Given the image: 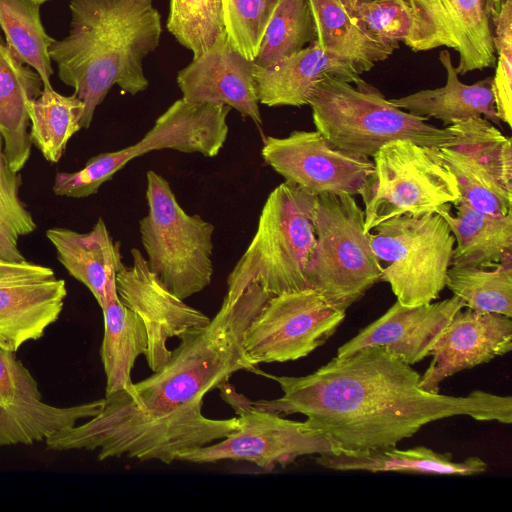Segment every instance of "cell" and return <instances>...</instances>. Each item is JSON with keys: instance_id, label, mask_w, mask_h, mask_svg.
Returning <instances> with one entry per match:
<instances>
[{"instance_id": "15", "label": "cell", "mask_w": 512, "mask_h": 512, "mask_svg": "<svg viewBox=\"0 0 512 512\" xmlns=\"http://www.w3.org/2000/svg\"><path fill=\"white\" fill-rule=\"evenodd\" d=\"M413 17L405 45L414 52L445 46L458 52V75L495 67L488 0H407Z\"/></svg>"}, {"instance_id": "12", "label": "cell", "mask_w": 512, "mask_h": 512, "mask_svg": "<svg viewBox=\"0 0 512 512\" xmlns=\"http://www.w3.org/2000/svg\"><path fill=\"white\" fill-rule=\"evenodd\" d=\"M344 318L311 288L272 295L248 326L244 348L256 366L295 361L323 345Z\"/></svg>"}, {"instance_id": "33", "label": "cell", "mask_w": 512, "mask_h": 512, "mask_svg": "<svg viewBox=\"0 0 512 512\" xmlns=\"http://www.w3.org/2000/svg\"><path fill=\"white\" fill-rule=\"evenodd\" d=\"M315 40L308 0H282L270 19L258 53L256 66L266 67L288 57Z\"/></svg>"}, {"instance_id": "24", "label": "cell", "mask_w": 512, "mask_h": 512, "mask_svg": "<svg viewBox=\"0 0 512 512\" xmlns=\"http://www.w3.org/2000/svg\"><path fill=\"white\" fill-rule=\"evenodd\" d=\"M39 74L23 63L0 34V135L10 168L19 172L31 153L27 102L40 96Z\"/></svg>"}, {"instance_id": "14", "label": "cell", "mask_w": 512, "mask_h": 512, "mask_svg": "<svg viewBox=\"0 0 512 512\" xmlns=\"http://www.w3.org/2000/svg\"><path fill=\"white\" fill-rule=\"evenodd\" d=\"M261 155L285 181L313 196L360 195L374 168L371 158L340 150L317 130L268 136Z\"/></svg>"}, {"instance_id": "34", "label": "cell", "mask_w": 512, "mask_h": 512, "mask_svg": "<svg viewBox=\"0 0 512 512\" xmlns=\"http://www.w3.org/2000/svg\"><path fill=\"white\" fill-rule=\"evenodd\" d=\"M167 29L194 58L226 32L222 0H170Z\"/></svg>"}, {"instance_id": "6", "label": "cell", "mask_w": 512, "mask_h": 512, "mask_svg": "<svg viewBox=\"0 0 512 512\" xmlns=\"http://www.w3.org/2000/svg\"><path fill=\"white\" fill-rule=\"evenodd\" d=\"M312 221L316 243L306 268L308 286L346 312L382 281L381 265L364 231V210L353 195L325 193L316 196Z\"/></svg>"}, {"instance_id": "19", "label": "cell", "mask_w": 512, "mask_h": 512, "mask_svg": "<svg viewBox=\"0 0 512 512\" xmlns=\"http://www.w3.org/2000/svg\"><path fill=\"white\" fill-rule=\"evenodd\" d=\"M511 349V318L461 308L432 347V361L421 376L419 387L439 392V384L446 378L487 363Z\"/></svg>"}, {"instance_id": "11", "label": "cell", "mask_w": 512, "mask_h": 512, "mask_svg": "<svg viewBox=\"0 0 512 512\" xmlns=\"http://www.w3.org/2000/svg\"><path fill=\"white\" fill-rule=\"evenodd\" d=\"M219 389L221 397L237 415L238 429L216 443L180 454L178 461L196 464L247 461L270 471L302 456L335 453L329 439L311 428L306 420H290L279 413L258 409L229 383Z\"/></svg>"}, {"instance_id": "2", "label": "cell", "mask_w": 512, "mask_h": 512, "mask_svg": "<svg viewBox=\"0 0 512 512\" xmlns=\"http://www.w3.org/2000/svg\"><path fill=\"white\" fill-rule=\"evenodd\" d=\"M283 395L252 401L261 410L303 414L335 453L396 447L426 424L453 416L512 422V397L475 390L450 396L419 387L421 375L380 346L335 357L305 376H275Z\"/></svg>"}, {"instance_id": "35", "label": "cell", "mask_w": 512, "mask_h": 512, "mask_svg": "<svg viewBox=\"0 0 512 512\" xmlns=\"http://www.w3.org/2000/svg\"><path fill=\"white\" fill-rule=\"evenodd\" d=\"M20 184V175L10 168L6 160L0 135V260L3 261H25L18 248L19 238L32 233L37 227L19 198Z\"/></svg>"}, {"instance_id": "29", "label": "cell", "mask_w": 512, "mask_h": 512, "mask_svg": "<svg viewBox=\"0 0 512 512\" xmlns=\"http://www.w3.org/2000/svg\"><path fill=\"white\" fill-rule=\"evenodd\" d=\"M104 320V335L100 349L106 387L105 396L128 389L131 372L140 355L147 350V334L140 317L126 307L118 293L108 297L100 307Z\"/></svg>"}, {"instance_id": "13", "label": "cell", "mask_w": 512, "mask_h": 512, "mask_svg": "<svg viewBox=\"0 0 512 512\" xmlns=\"http://www.w3.org/2000/svg\"><path fill=\"white\" fill-rule=\"evenodd\" d=\"M452 143L436 148L454 174L460 198L478 211H512V140L484 117L449 125Z\"/></svg>"}, {"instance_id": "22", "label": "cell", "mask_w": 512, "mask_h": 512, "mask_svg": "<svg viewBox=\"0 0 512 512\" xmlns=\"http://www.w3.org/2000/svg\"><path fill=\"white\" fill-rule=\"evenodd\" d=\"M253 77L259 103L269 107L308 105L314 85L324 78L351 84L363 81L354 65L324 51L315 41L272 65L254 64Z\"/></svg>"}, {"instance_id": "26", "label": "cell", "mask_w": 512, "mask_h": 512, "mask_svg": "<svg viewBox=\"0 0 512 512\" xmlns=\"http://www.w3.org/2000/svg\"><path fill=\"white\" fill-rule=\"evenodd\" d=\"M438 213L447 222L454 238L451 266L487 268L495 267L512 253V211L505 215L481 212L458 200Z\"/></svg>"}, {"instance_id": "17", "label": "cell", "mask_w": 512, "mask_h": 512, "mask_svg": "<svg viewBox=\"0 0 512 512\" xmlns=\"http://www.w3.org/2000/svg\"><path fill=\"white\" fill-rule=\"evenodd\" d=\"M66 283L47 266L0 260V348L40 339L64 307Z\"/></svg>"}, {"instance_id": "30", "label": "cell", "mask_w": 512, "mask_h": 512, "mask_svg": "<svg viewBox=\"0 0 512 512\" xmlns=\"http://www.w3.org/2000/svg\"><path fill=\"white\" fill-rule=\"evenodd\" d=\"M29 137L53 163L58 162L69 139L79 131L84 114V103L75 94L65 96L52 86H43L40 96L27 102Z\"/></svg>"}, {"instance_id": "37", "label": "cell", "mask_w": 512, "mask_h": 512, "mask_svg": "<svg viewBox=\"0 0 512 512\" xmlns=\"http://www.w3.org/2000/svg\"><path fill=\"white\" fill-rule=\"evenodd\" d=\"M353 15L375 37L399 49L413 23L407 0H344Z\"/></svg>"}, {"instance_id": "31", "label": "cell", "mask_w": 512, "mask_h": 512, "mask_svg": "<svg viewBox=\"0 0 512 512\" xmlns=\"http://www.w3.org/2000/svg\"><path fill=\"white\" fill-rule=\"evenodd\" d=\"M41 5L32 0H0V28L17 57L39 74L43 86H52L48 48L54 38L43 26Z\"/></svg>"}, {"instance_id": "36", "label": "cell", "mask_w": 512, "mask_h": 512, "mask_svg": "<svg viewBox=\"0 0 512 512\" xmlns=\"http://www.w3.org/2000/svg\"><path fill=\"white\" fill-rule=\"evenodd\" d=\"M282 0H222L230 44L249 60L256 57L265 29Z\"/></svg>"}, {"instance_id": "4", "label": "cell", "mask_w": 512, "mask_h": 512, "mask_svg": "<svg viewBox=\"0 0 512 512\" xmlns=\"http://www.w3.org/2000/svg\"><path fill=\"white\" fill-rule=\"evenodd\" d=\"M316 130L349 154L372 158L386 143L410 140L438 148L452 143L449 126L438 128L427 118L394 106L373 85L328 77L317 82L308 99Z\"/></svg>"}, {"instance_id": "38", "label": "cell", "mask_w": 512, "mask_h": 512, "mask_svg": "<svg viewBox=\"0 0 512 512\" xmlns=\"http://www.w3.org/2000/svg\"><path fill=\"white\" fill-rule=\"evenodd\" d=\"M494 25L493 44L496 52V71L491 90L497 117L512 126V0L503 3L497 12L490 13Z\"/></svg>"}, {"instance_id": "23", "label": "cell", "mask_w": 512, "mask_h": 512, "mask_svg": "<svg viewBox=\"0 0 512 512\" xmlns=\"http://www.w3.org/2000/svg\"><path fill=\"white\" fill-rule=\"evenodd\" d=\"M46 236L60 263L90 290L100 307L117 293L116 275L124 263L119 243L113 241L102 218L87 233L51 228Z\"/></svg>"}, {"instance_id": "39", "label": "cell", "mask_w": 512, "mask_h": 512, "mask_svg": "<svg viewBox=\"0 0 512 512\" xmlns=\"http://www.w3.org/2000/svg\"><path fill=\"white\" fill-rule=\"evenodd\" d=\"M506 1L507 0H488L490 13L497 12L500 9L501 5Z\"/></svg>"}, {"instance_id": "32", "label": "cell", "mask_w": 512, "mask_h": 512, "mask_svg": "<svg viewBox=\"0 0 512 512\" xmlns=\"http://www.w3.org/2000/svg\"><path fill=\"white\" fill-rule=\"evenodd\" d=\"M445 286L465 307L477 312L512 317V253L492 270L450 266Z\"/></svg>"}, {"instance_id": "10", "label": "cell", "mask_w": 512, "mask_h": 512, "mask_svg": "<svg viewBox=\"0 0 512 512\" xmlns=\"http://www.w3.org/2000/svg\"><path fill=\"white\" fill-rule=\"evenodd\" d=\"M372 250L397 301L406 307L431 303L446 287L455 238L439 214L398 216L371 231Z\"/></svg>"}, {"instance_id": "8", "label": "cell", "mask_w": 512, "mask_h": 512, "mask_svg": "<svg viewBox=\"0 0 512 512\" xmlns=\"http://www.w3.org/2000/svg\"><path fill=\"white\" fill-rule=\"evenodd\" d=\"M372 158L374 168L360 194L366 233L398 216L438 213L460 198L456 178L436 148L393 140Z\"/></svg>"}, {"instance_id": "9", "label": "cell", "mask_w": 512, "mask_h": 512, "mask_svg": "<svg viewBox=\"0 0 512 512\" xmlns=\"http://www.w3.org/2000/svg\"><path fill=\"white\" fill-rule=\"evenodd\" d=\"M230 110L223 104L193 103L180 98L134 145L96 155L79 171L57 173L53 192L71 198L88 197L128 162L153 150L172 149L214 157L227 139Z\"/></svg>"}, {"instance_id": "18", "label": "cell", "mask_w": 512, "mask_h": 512, "mask_svg": "<svg viewBox=\"0 0 512 512\" xmlns=\"http://www.w3.org/2000/svg\"><path fill=\"white\" fill-rule=\"evenodd\" d=\"M131 256L132 265H123L116 275V289L122 304L143 322L147 334L144 356L154 372L171 357L169 339L205 326L211 318L171 292L149 269L138 249L133 248Z\"/></svg>"}, {"instance_id": "28", "label": "cell", "mask_w": 512, "mask_h": 512, "mask_svg": "<svg viewBox=\"0 0 512 512\" xmlns=\"http://www.w3.org/2000/svg\"><path fill=\"white\" fill-rule=\"evenodd\" d=\"M317 464L336 471L404 472L469 476L483 473L487 464L477 456L455 462L450 453H438L427 447H396L356 452L326 453L314 457Z\"/></svg>"}, {"instance_id": "3", "label": "cell", "mask_w": 512, "mask_h": 512, "mask_svg": "<svg viewBox=\"0 0 512 512\" xmlns=\"http://www.w3.org/2000/svg\"><path fill=\"white\" fill-rule=\"evenodd\" d=\"M153 0H70L66 37L48 48L60 80L84 103L81 127L114 85L136 95L149 81L143 60L159 45L161 16Z\"/></svg>"}, {"instance_id": "16", "label": "cell", "mask_w": 512, "mask_h": 512, "mask_svg": "<svg viewBox=\"0 0 512 512\" xmlns=\"http://www.w3.org/2000/svg\"><path fill=\"white\" fill-rule=\"evenodd\" d=\"M15 353L0 348V446L32 445L101 412L104 398L69 407L45 403Z\"/></svg>"}, {"instance_id": "20", "label": "cell", "mask_w": 512, "mask_h": 512, "mask_svg": "<svg viewBox=\"0 0 512 512\" xmlns=\"http://www.w3.org/2000/svg\"><path fill=\"white\" fill-rule=\"evenodd\" d=\"M254 63L230 44L224 32L214 45L179 71L182 98L193 103L223 104L262 124Z\"/></svg>"}, {"instance_id": "21", "label": "cell", "mask_w": 512, "mask_h": 512, "mask_svg": "<svg viewBox=\"0 0 512 512\" xmlns=\"http://www.w3.org/2000/svg\"><path fill=\"white\" fill-rule=\"evenodd\" d=\"M457 296L435 303L406 307L396 301L380 318L338 348L337 357L380 346L409 365L427 356L454 314L464 308Z\"/></svg>"}, {"instance_id": "1", "label": "cell", "mask_w": 512, "mask_h": 512, "mask_svg": "<svg viewBox=\"0 0 512 512\" xmlns=\"http://www.w3.org/2000/svg\"><path fill=\"white\" fill-rule=\"evenodd\" d=\"M271 296L257 283L227 290L215 316L179 336V345L162 367L105 396L101 412L84 424L48 436V449L98 450L100 461L127 457L170 464L184 452L229 436L238 429V418L206 417L204 397L238 371L257 372L244 338Z\"/></svg>"}, {"instance_id": "27", "label": "cell", "mask_w": 512, "mask_h": 512, "mask_svg": "<svg viewBox=\"0 0 512 512\" xmlns=\"http://www.w3.org/2000/svg\"><path fill=\"white\" fill-rule=\"evenodd\" d=\"M308 1L314 22V41L324 51L354 65L361 74L388 59L396 50L370 33L344 0Z\"/></svg>"}, {"instance_id": "5", "label": "cell", "mask_w": 512, "mask_h": 512, "mask_svg": "<svg viewBox=\"0 0 512 512\" xmlns=\"http://www.w3.org/2000/svg\"><path fill=\"white\" fill-rule=\"evenodd\" d=\"M316 196L285 181L268 195L256 232L227 278V289L257 283L271 295L308 289L306 268L316 243Z\"/></svg>"}, {"instance_id": "7", "label": "cell", "mask_w": 512, "mask_h": 512, "mask_svg": "<svg viewBox=\"0 0 512 512\" xmlns=\"http://www.w3.org/2000/svg\"><path fill=\"white\" fill-rule=\"evenodd\" d=\"M146 181L148 213L139 221L146 263L184 300L212 281L214 226L199 215L188 214L162 175L149 170Z\"/></svg>"}, {"instance_id": "25", "label": "cell", "mask_w": 512, "mask_h": 512, "mask_svg": "<svg viewBox=\"0 0 512 512\" xmlns=\"http://www.w3.org/2000/svg\"><path fill=\"white\" fill-rule=\"evenodd\" d=\"M439 61L446 71V84L436 89H425L389 101L397 108L425 117L441 120L445 126L471 117H484L499 124L491 90L492 77L474 84L462 83L448 50H442Z\"/></svg>"}, {"instance_id": "40", "label": "cell", "mask_w": 512, "mask_h": 512, "mask_svg": "<svg viewBox=\"0 0 512 512\" xmlns=\"http://www.w3.org/2000/svg\"><path fill=\"white\" fill-rule=\"evenodd\" d=\"M32 1H35V2L40 3V4H43V3L51 1V0H32Z\"/></svg>"}]
</instances>
